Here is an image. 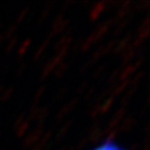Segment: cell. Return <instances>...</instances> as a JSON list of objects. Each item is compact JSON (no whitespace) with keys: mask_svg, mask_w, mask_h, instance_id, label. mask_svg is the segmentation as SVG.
<instances>
[{"mask_svg":"<svg viewBox=\"0 0 150 150\" xmlns=\"http://www.w3.org/2000/svg\"><path fill=\"white\" fill-rule=\"evenodd\" d=\"M90 150H129V149H127L125 146L119 144L118 141H116V140L107 139L101 141L100 144L95 146Z\"/></svg>","mask_w":150,"mask_h":150,"instance_id":"1","label":"cell"}]
</instances>
